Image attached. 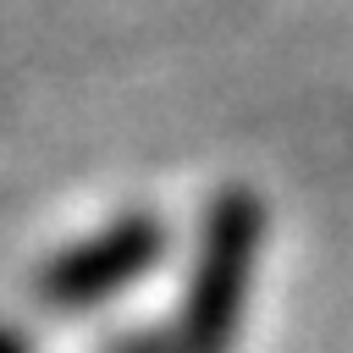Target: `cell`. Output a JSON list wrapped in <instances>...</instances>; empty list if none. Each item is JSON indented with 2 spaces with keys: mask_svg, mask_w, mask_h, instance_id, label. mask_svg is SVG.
Listing matches in <instances>:
<instances>
[{
  "mask_svg": "<svg viewBox=\"0 0 353 353\" xmlns=\"http://www.w3.org/2000/svg\"><path fill=\"white\" fill-rule=\"evenodd\" d=\"M265 243V204L248 188H221L204 210L193 276L171 331V353H232L248 309L254 259Z\"/></svg>",
  "mask_w": 353,
  "mask_h": 353,
  "instance_id": "1",
  "label": "cell"
},
{
  "mask_svg": "<svg viewBox=\"0 0 353 353\" xmlns=\"http://www.w3.org/2000/svg\"><path fill=\"white\" fill-rule=\"evenodd\" d=\"M160 254H165V221L149 210H132L77 243H66L55 259H44L33 276V292L50 309H88V303H105V298L127 292L132 281H143L160 265Z\"/></svg>",
  "mask_w": 353,
  "mask_h": 353,
  "instance_id": "2",
  "label": "cell"
},
{
  "mask_svg": "<svg viewBox=\"0 0 353 353\" xmlns=\"http://www.w3.org/2000/svg\"><path fill=\"white\" fill-rule=\"evenodd\" d=\"M110 353H171V336H160V331H132V336L110 342Z\"/></svg>",
  "mask_w": 353,
  "mask_h": 353,
  "instance_id": "3",
  "label": "cell"
},
{
  "mask_svg": "<svg viewBox=\"0 0 353 353\" xmlns=\"http://www.w3.org/2000/svg\"><path fill=\"white\" fill-rule=\"evenodd\" d=\"M6 353H28V336H22V331H11V336H6Z\"/></svg>",
  "mask_w": 353,
  "mask_h": 353,
  "instance_id": "4",
  "label": "cell"
}]
</instances>
